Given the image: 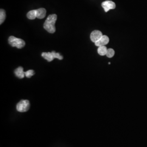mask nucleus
<instances>
[{"mask_svg": "<svg viewBox=\"0 0 147 147\" xmlns=\"http://www.w3.org/2000/svg\"><path fill=\"white\" fill-rule=\"evenodd\" d=\"M57 16L56 14H51L47 17L44 24V28L49 33H53L56 31L55 23Z\"/></svg>", "mask_w": 147, "mask_h": 147, "instance_id": "obj_1", "label": "nucleus"}, {"mask_svg": "<svg viewBox=\"0 0 147 147\" xmlns=\"http://www.w3.org/2000/svg\"><path fill=\"white\" fill-rule=\"evenodd\" d=\"M9 44L13 47H16L18 49H21L25 45V42L24 40L17 38L14 36H11L8 39Z\"/></svg>", "mask_w": 147, "mask_h": 147, "instance_id": "obj_2", "label": "nucleus"}, {"mask_svg": "<svg viewBox=\"0 0 147 147\" xmlns=\"http://www.w3.org/2000/svg\"><path fill=\"white\" fill-rule=\"evenodd\" d=\"M30 103L27 100H22L16 105V110L20 112H25L30 109Z\"/></svg>", "mask_w": 147, "mask_h": 147, "instance_id": "obj_3", "label": "nucleus"}, {"mask_svg": "<svg viewBox=\"0 0 147 147\" xmlns=\"http://www.w3.org/2000/svg\"><path fill=\"white\" fill-rule=\"evenodd\" d=\"M101 5L104 9L105 12H107L110 9H114L116 8V4L112 1H104L102 3Z\"/></svg>", "mask_w": 147, "mask_h": 147, "instance_id": "obj_4", "label": "nucleus"}, {"mask_svg": "<svg viewBox=\"0 0 147 147\" xmlns=\"http://www.w3.org/2000/svg\"><path fill=\"white\" fill-rule=\"evenodd\" d=\"M102 33L101 32L98 30H95L90 34V39L93 42H96L101 37H102Z\"/></svg>", "mask_w": 147, "mask_h": 147, "instance_id": "obj_5", "label": "nucleus"}, {"mask_svg": "<svg viewBox=\"0 0 147 147\" xmlns=\"http://www.w3.org/2000/svg\"><path fill=\"white\" fill-rule=\"evenodd\" d=\"M109 42V38L106 36H102V37L100 38V39L95 42V44L96 47H101V46H105L107 45Z\"/></svg>", "mask_w": 147, "mask_h": 147, "instance_id": "obj_6", "label": "nucleus"}, {"mask_svg": "<svg viewBox=\"0 0 147 147\" xmlns=\"http://www.w3.org/2000/svg\"><path fill=\"white\" fill-rule=\"evenodd\" d=\"M14 73H15L16 76L19 79H22L25 76V72L24 71L23 68L21 67H20L16 69Z\"/></svg>", "mask_w": 147, "mask_h": 147, "instance_id": "obj_7", "label": "nucleus"}, {"mask_svg": "<svg viewBox=\"0 0 147 147\" xmlns=\"http://www.w3.org/2000/svg\"><path fill=\"white\" fill-rule=\"evenodd\" d=\"M37 13V18L38 19H43L45 18L47 14V11L45 8H39L36 10Z\"/></svg>", "mask_w": 147, "mask_h": 147, "instance_id": "obj_8", "label": "nucleus"}, {"mask_svg": "<svg viewBox=\"0 0 147 147\" xmlns=\"http://www.w3.org/2000/svg\"><path fill=\"white\" fill-rule=\"evenodd\" d=\"M42 56L44 59H47L48 62H51L55 59L52 53H42Z\"/></svg>", "mask_w": 147, "mask_h": 147, "instance_id": "obj_9", "label": "nucleus"}, {"mask_svg": "<svg viewBox=\"0 0 147 147\" xmlns=\"http://www.w3.org/2000/svg\"><path fill=\"white\" fill-rule=\"evenodd\" d=\"M27 17L30 19V20H33L37 18V13H36V10H32L30 11L27 14Z\"/></svg>", "mask_w": 147, "mask_h": 147, "instance_id": "obj_10", "label": "nucleus"}, {"mask_svg": "<svg viewBox=\"0 0 147 147\" xmlns=\"http://www.w3.org/2000/svg\"><path fill=\"white\" fill-rule=\"evenodd\" d=\"M107 51V49L105 46H101L99 47L98 49V53L100 56H104L106 55Z\"/></svg>", "mask_w": 147, "mask_h": 147, "instance_id": "obj_11", "label": "nucleus"}, {"mask_svg": "<svg viewBox=\"0 0 147 147\" xmlns=\"http://www.w3.org/2000/svg\"><path fill=\"white\" fill-rule=\"evenodd\" d=\"M6 14L5 11L4 9H1L0 11V24H2L4 21L5 20Z\"/></svg>", "mask_w": 147, "mask_h": 147, "instance_id": "obj_12", "label": "nucleus"}, {"mask_svg": "<svg viewBox=\"0 0 147 147\" xmlns=\"http://www.w3.org/2000/svg\"><path fill=\"white\" fill-rule=\"evenodd\" d=\"M115 55V51L112 49H107V51L106 53V56L109 58H112Z\"/></svg>", "mask_w": 147, "mask_h": 147, "instance_id": "obj_13", "label": "nucleus"}, {"mask_svg": "<svg viewBox=\"0 0 147 147\" xmlns=\"http://www.w3.org/2000/svg\"><path fill=\"white\" fill-rule=\"evenodd\" d=\"M35 74V72L33 70H29L25 72V76H26L27 78H31L33 75H34Z\"/></svg>", "mask_w": 147, "mask_h": 147, "instance_id": "obj_14", "label": "nucleus"}, {"mask_svg": "<svg viewBox=\"0 0 147 147\" xmlns=\"http://www.w3.org/2000/svg\"><path fill=\"white\" fill-rule=\"evenodd\" d=\"M51 53H53V56L54 58H58V59H60V60H61V59H63V56H61L59 53H56L55 51H53Z\"/></svg>", "mask_w": 147, "mask_h": 147, "instance_id": "obj_15", "label": "nucleus"}]
</instances>
